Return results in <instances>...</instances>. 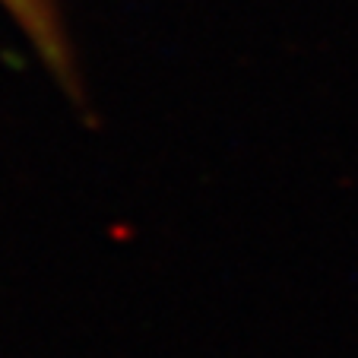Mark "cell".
<instances>
[{
  "instance_id": "6da1fadb",
  "label": "cell",
  "mask_w": 358,
  "mask_h": 358,
  "mask_svg": "<svg viewBox=\"0 0 358 358\" xmlns=\"http://www.w3.org/2000/svg\"><path fill=\"white\" fill-rule=\"evenodd\" d=\"M0 7L20 26V32L35 48V55L55 70L57 80L67 83L73 64H70L67 35H64L61 13H57L55 0H0Z\"/></svg>"
}]
</instances>
